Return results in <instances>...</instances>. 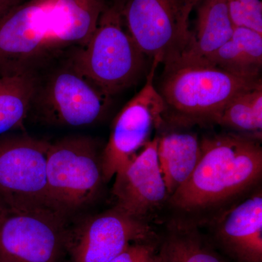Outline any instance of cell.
Segmentation results:
<instances>
[{"label":"cell","instance_id":"6da1fadb","mask_svg":"<svg viewBox=\"0 0 262 262\" xmlns=\"http://www.w3.org/2000/svg\"><path fill=\"white\" fill-rule=\"evenodd\" d=\"M105 0H27L0 14V73L31 72L84 47Z\"/></svg>","mask_w":262,"mask_h":262},{"label":"cell","instance_id":"cb8c5ba5","mask_svg":"<svg viewBox=\"0 0 262 262\" xmlns=\"http://www.w3.org/2000/svg\"><path fill=\"white\" fill-rule=\"evenodd\" d=\"M5 208H3V206H2L1 203H0V214H1L2 213H3V211H4Z\"/></svg>","mask_w":262,"mask_h":262},{"label":"cell","instance_id":"603a6c76","mask_svg":"<svg viewBox=\"0 0 262 262\" xmlns=\"http://www.w3.org/2000/svg\"><path fill=\"white\" fill-rule=\"evenodd\" d=\"M149 262H163L160 255L155 254Z\"/></svg>","mask_w":262,"mask_h":262},{"label":"cell","instance_id":"8fae6325","mask_svg":"<svg viewBox=\"0 0 262 262\" xmlns=\"http://www.w3.org/2000/svg\"><path fill=\"white\" fill-rule=\"evenodd\" d=\"M152 236L142 220L115 207L87 219L69 232L67 249L72 262H110L129 245L149 242Z\"/></svg>","mask_w":262,"mask_h":262},{"label":"cell","instance_id":"7402d4cb","mask_svg":"<svg viewBox=\"0 0 262 262\" xmlns=\"http://www.w3.org/2000/svg\"><path fill=\"white\" fill-rule=\"evenodd\" d=\"M24 0H0V14Z\"/></svg>","mask_w":262,"mask_h":262},{"label":"cell","instance_id":"5b68a950","mask_svg":"<svg viewBox=\"0 0 262 262\" xmlns=\"http://www.w3.org/2000/svg\"><path fill=\"white\" fill-rule=\"evenodd\" d=\"M50 144L24 134L0 136V203L5 210L59 213L48 184Z\"/></svg>","mask_w":262,"mask_h":262},{"label":"cell","instance_id":"7c38bea8","mask_svg":"<svg viewBox=\"0 0 262 262\" xmlns=\"http://www.w3.org/2000/svg\"><path fill=\"white\" fill-rule=\"evenodd\" d=\"M158 138L148 141L115 176V207L141 220L170 198L158 163Z\"/></svg>","mask_w":262,"mask_h":262},{"label":"cell","instance_id":"4fadbf2b","mask_svg":"<svg viewBox=\"0 0 262 262\" xmlns=\"http://www.w3.org/2000/svg\"><path fill=\"white\" fill-rule=\"evenodd\" d=\"M217 238L239 262H262V194L257 192L227 212Z\"/></svg>","mask_w":262,"mask_h":262},{"label":"cell","instance_id":"9c48e42d","mask_svg":"<svg viewBox=\"0 0 262 262\" xmlns=\"http://www.w3.org/2000/svg\"><path fill=\"white\" fill-rule=\"evenodd\" d=\"M160 64L158 59H152L144 87L113 121L110 139L101 154L104 182H110L149 141L152 130L165 122V103L154 83L155 72Z\"/></svg>","mask_w":262,"mask_h":262},{"label":"cell","instance_id":"ba28073f","mask_svg":"<svg viewBox=\"0 0 262 262\" xmlns=\"http://www.w3.org/2000/svg\"><path fill=\"white\" fill-rule=\"evenodd\" d=\"M110 98L68 62L52 73L43 85L38 81L32 104L48 123L82 127L102 118Z\"/></svg>","mask_w":262,"mask_h":262},{"label":"cell","instance_id":"5bb4252c","mask_svg":"<svg viewBox=\"0 0 262 262\" xmlns=\"http://www.w3.org/2000/svg\"><path fill=\"white\" fill-rule=\"evenodd\" d=\"M198 5L192 40L187 51L173 63H200L232 37L234 26L225 0H201Z\"/></svg>","mask_w":262,"mask_h":262},{"label":"cell","instance_id":"44dd1931","mask_svg":"<svg viewBox=\"0 0 262 262\" xmlns=\"http://www.w3.org/2000/svg\"><path fill=\"white\" fill-rule=\"evenodd\" d=\"M155 254L154 246L149 242L134 243L110 262H149Z\"/></svg>","mask_w":262,"mask_h":262},{"label":"cell","instance_id":"3957f363","mask_svg":"<svg viewBox=\"0 0 262 262\" xmlns=\"http://www.w3.org/2000/svg\"><path fill=\"white\" fill-rule=\"evenodd\" d=\"M262 84L203 63L164 67L158 89L165 103L164 121L176 125L215 123L232 98Z\"/></svg>","mask_w":262,"mask_h":262},{"label":"cell","instance_id":"ffe728a7","mask_svg":"<svg viewBox=\"0 0 262 262\" xmlns=\"http://www.w3.org/2000/svg\"><path fill=\"white\" fill-rule=\"evenodd\" d=\"M234 27H244L262 34L261 0H225Z\"/></svg>","mask_w":262,"mask_h":262},{"label":"cell","instance_id":"2e32d148","mask_svg":"<svg viewBox=\"0 0 262 262\" xmlns=\"http://www.w3.org/2000/svg\"><path fill=\"white\" fill-rule=\"evenodd\" d=\"M198 63L213 66L242 77L260 78L262 34L247 27H234L230 39Z\"/></svg>","mask_w":262,"mask_h":262},{"label":"cell","instance_id":"277c9868","mask_svg":"<svg viewBox=\"0 0 262 262\" xmlns=\"http://www.w3.org/2000/svg\"><path fill=\"white\" fill-rule=\"evenodd\" d=\"M123 6L120 0L107 5L89 42L69 61L110 97L135 84L145 69L146 56L125 27Z\"/></svg>","mask_w":262,"mask_h":262},{"label":"cell","instance_id":"9a60e30c","mask_svg":"<svg viewBox=\"0 0 262 262\" xmlns=\"http://www.w3.org/2000/svg\"><path fill=\"white\" fill-rule=\"evenodd\" d=\"M201 152V140L196 134L172 133L158 138V163L169 196L192 175Z\"/></svg>","mask_w":262,"mask_h":262},{"label":"cell","instance_id":"7a4b0ae2","mask_svg":"<svg viewBox=\"0 0 262 262\" xmlns=\"http://www.w3.org/2000/svg\"><path fill=\"white\" fill-rule=\"evenodd\" d=\"M192 175L170 196L176 208L195 211L216 206L253 185L262 172V149L253 136L222 134L201 140Z\"/></svg>","mask_w":262,"mask_h":262},{"label":"cell","instance_id":"ac0fdd59","mask_svg":"<svg viewBox=\"0 0 262 262\" xmlns=\"http://www.w3.org/2000/svg\"><path fill=\"white\" fill-rule=\"evenodd\" d=\"M159 255L163 262H225L195 232L184 229L167 237Z\"/></svg>","mask_w":262,"mask_h":262},{"label":"cell","instance_id":"e0dca14e","mask_svg":"<svg viewBox=\"0 0 262 262\" xmlns=\"http://www.w3.org/2000/svg\"><path fill=\"white\" fill-rule=\"evenodd\" d=\"M37 84L34 72L0 73V136L21 126Z\"/></svg>","mask_w":262,"mask_h":262},{"label":"cell","instance_id":"8992f818","mask_svg":"<svg viewBox=\"0 0 262 262\" xmlns=\"http://www.w3.org/2000/svg\"><path fill=\"white\" fill-rule=\"evenodd\" d=\"M201 0H127L122 15L127 32L144 56L164 67L187 51L192 32L189 18Z\"/></svg>","mask_w":262,"mask_h":262},{"label":"cell","instance_id":"d6986e66","mask_svg":"<svg viewBox=\"0 0 262 262\" xmlns=\"http://www.w3.org/2000/svg\"><path fill=\"white\" fill-rule=\"evenodd\" d=\"M251 90L232 98L215 120V123L234 130L257 133L261 135V130L256 125L250 103Z\"/></svg>","mask_w":262,"mask_h":262},{"label":"cell","instance_id":"30bf717a","mask_svg":"<svg viewBox=\"0 0 262 262\" xmlns=\"http://www.w3.org/2000/svg\"><path fill=\"white\" fill-rule=\"evenodd\" d=\"M66 216L50 211L0 214V262H58L67 248Z\"/></svg>","mask_w":262,"mask_h":262},{"label":"cell","instance_id":"52a82bcc","mask_svg":"<svg viewBox=\"0 0 262 262\" xmlns=\"http://www.w3.org/2000/svg\"><path fill=\"white\" fill-rule=\"evenodd\" d=\"M47 179L52 203L65 216L94 201L104 181L94 139L75 136L51 143Z\"/></svg>","mask_w":262,"mask_h":262}]
</instances>
